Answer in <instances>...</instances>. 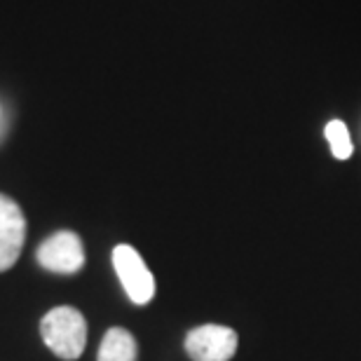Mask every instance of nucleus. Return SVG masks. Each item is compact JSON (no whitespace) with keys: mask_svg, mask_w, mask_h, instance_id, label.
<instances>
[{"mask_svg":"<svg viewBox=\"0 0 361 361\" xmlns=\"http://www.w3.org/2000/svg\"><path fill=\"white\" fill-rule=\"evenodd\" d=\"M185 352L192 361H230L237 352V334L221 324H202L185 336Z\"/></svg>","mask_w":361,"mask_h":361,"instance_id":"20e7f679","label":"nucleus"},{"mask_svg":"<svg viewBox=\"0 0 361 361\" xmlns=\"http://www.w3.org/2000/svg\"><path fill=\"white\" fill-rule=\"evenodd\" d=\"M5 132H7V113L3 108V101H0V141L5 139Z\"/></svg>","mask_w":361,"mask_h":361,"instance_id":"6e6552de","label":"nucleus"},{"mask_svg":"<svg viewBox=\"0 0 361 361\" xmlns=\"http://www.w3.org/2000/svg\"><path fill=\"white\" fill-rule=\"evenodd\" d=\"M324 134H326L331 153H334L336 160H348V157H352V150H355V148H352L348 125H345L343 120H331Z\"/></svg>","mask_w":361,"mask_h":361,"instance_id":"0eeeda50","label":"nucleus"},{"mask_svg":"<svg viewBox=\"0 0 361 361\" xmlns=\"http://www.w3.org/2000/svg\"><path fill=\"white\" fill-rule=\"evenodd\" d=\"M35 261L40 268L56 274H75L85 268L82 240L71 230H59L49 235L35 251Z\"/></svg>","mask_w":361,"mask_h":361,"instance_id":"7ed1b4c3","label":"nucleus"},{"mask_svg":"<svg viewBox=\"0 0 361 361\" xmlns=\"http://www.w3.org/2000/svg\"><path fill=\"white\" fill-rule=\"evenodd\" d=\"M136 359H139L136 338L127 329L120 326L108 329L104 341H101L97 361H136Z\"/></svg>","mask_w":361,"mask_h":361,"instance_id":"423d86ee","label":"nucleus"},{"mask_svg":"<svg viewBox=\"0 0 361 361\" xmlns=\"http://www.w3.org/2000/svg\"><path fill=\"white\" fill-rule=\"evenodd\" d=\"M40 336L59 359L75 361L87 345V322L75 307L59 305L42 317Z\"/></svg>","mask_w":361,"mask_h":361,"instance_id":"f257e3e1","label":"nucleus"},{"mask_svg":"<svg viewBox=\"0 0 361 361\" xmlns=\"http://www.w3.org/2000/svg\"><path fill=\"white\" fill-rule=\"evenodd\" d=\"M113 268L134 305H148L155 298V277L134 247L118 244L113 249Z\"/></svg>","mask_w":361,"mask_h":361,"instance_id":"f03ea898","label":"nucleus"},{"mask_svg":"<svg viewBox=\"0 0 361 361\" xmlns=\"http://www.w3.org/2000/svg\"><path fill=\"white\" fill-rule=\"evenodd\" d=\"M26 242V219L12 197L0 192V272H7L19 261Z\"/></svg>","mask_w":361,"mask_h":361,"instance_id":"39448f33","label":"nucleus"}]
</instances>
